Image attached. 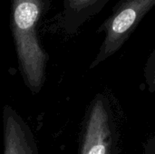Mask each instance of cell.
I'll list each match as a JSON object with an SVG mask.
<instances>
[{
  "mask_svg": "<svg viewBox=\"0 0 155 154\" xmlns=\"http://www.w3.org/2000/svg\"><path fill=\"white\" fill-rule=\"evenodd\" d=\"M51 0H11L10 26L18 68L25 86L38 93L46 80L48 54L42 46L38 26Z\"/></svg>",
  "mask_w": 155,
  "mask_h": 154,
  "instance_id": "6da1fadb",
  "label": "cell"
},
{
  "mask_svg": "<svg viewBox=\"0 0 155 154\" xmlns=\"http://www.w3.org/2000/svg\"><path fill=\"white\" fill-rule=\"evenodd\" d=\"M154 5L155 0H119L98 28L104 37L89 68L97 67L117 53Z\"/></svg>",
  "mask_w": 155,
  "mask_h": 154,
  "instance_id": "7a4b0ae2",
  "label": "cell"
},
{
  "mask_svg": "<svg viewBox=\"0 0 155 154\" xmlns=\"http://www.w3.org/2000/svg\"><path fill=\"white\" fill-rule=\"evenodd\" d=\"M111 114L106 97L97 94L90 104L80 154H110Z\"/></svg>",
  "mask_w": 155,
  "mask_h": 154,
  "instance_id": "3957f363",
  "label": "cell"
},
{
  "mask_svg": "<svg viewBox=\"0 0 155 154\" xmlns=\"http://www.w3.org/2000/svg\"><path fill=\"white\" fill-rule=\"evenodd\" d=\"M111 0H64L59 26L68 35L75 34L91 18L101 12Z\"/></svg>",
  "mask_w": 155,
  "mask_h": 154,
  "instance_id": "277c9868",
  "label": "cell"
},
{
  "mask_svg": "<svg viewBox=\"0 0 155 154\" xmlns=\"http://www.w3.org/2000/svg\"><path fill=\"white\" fill-rule=\"evenodd\" d=\"M5 152L4 154H35L26 125L17 113L5 105L3 112Z\"/></svg>",
  "mask_w": 155,
  "mask_h": 154,
  "instance_id": "5b68a950",
  "label": "cell"
},
{
  "mask_svg": "<svg viewBox=\"0 0 155 154\" xmlns=\"http://www.w3.org/2000/svg\"><path fill=\"white\" fill-rule=\"evenodd\" d=\"M144 84L150 93H155V48L151 52L143 68Z\"/></svg>",
  "mask_w": 155,
  "mask_h": 154,
  "instance_id": "8992f818",
  "label": "cell"
}]
</instances>
